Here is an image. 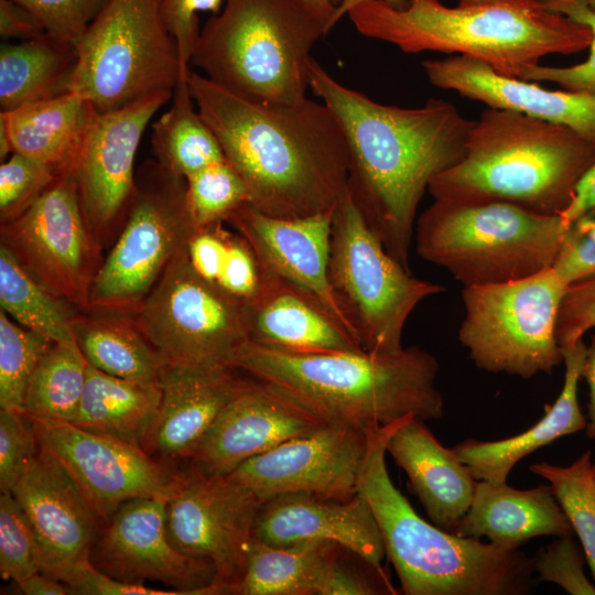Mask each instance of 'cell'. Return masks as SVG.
I'll use <instances>...</instances> for the list:
<instances>
[{"label": "cell", "instance_id": "26", "mask_svg": "<svg viewBox=\"0 0 595 595\" xmlns=\"http://www.w3.org/2000/svg\"><path fill=\"white\" fill-rule=\"evenodd\" d=\"M258 294L246 303L248 339L292 354L364 350L310 292L262 268Z\"/></svg>", "mask_w": 595, "mask_h": 595}, {"label": "cell", "instance_id": "51", "mask_svg": "<svg viewBox=\"0 0 595 595\" xmlns=\"http://www.w3.org/2000/svg\"><path fill=\"white\" fill-rule=\"evenodd\" d=\"M225 0H162V14L166 28L174 37L184 68H190V61L197 43L201 29L198 13L220 11Z\"/></svg>", "mask_w": 595, "mask_h": 595}, {"label": "cell", "instance_id": "37", "mask_svg": "<svg viewBox=\"0 0 595 595\" xmlns=\"http://www.w3.org/2000/svg\"><path fill=\"white\" fill-rule=\"evenodd\" d=\"M87 361L75 338L54 342L40 359L26 388L24 413L34 419H76L86 381Z\"/></svg>", "mask_w": 595, "mask_h": 595}, {"label": "cell", "instance_id": "31", "mask_svg": "<svg viewBox=\"0 0 595 595\" xmlns=\"http://www.w3.org/2000/svg\"><path fill=\"white\" fill-rule=\"evenodd\" d=\"M72 328L82 354L93 367L136 382L160 383L167 363L132 315L79 312Z\"/></svg>", "mask_w": 595, "mask_h": 595}, {"label": "cell", "instance_id": "43", "mask_svg": "<svg viewBox=\"0 0 595 595\" xmlns=\"http://www.w3.org/2000/svg\"><path fill=\"white\" fill-rule=\"evenodd\" d=\"M544 4L591 30L592 41L587 60L571 66H544L541 64L527 68L520 79L549 82L564 90L595 95V12L584 0H543Z\"/></svg>", "mask_w": 595, "mask_h": 595}, {"label": "cell", "instance_id": "30", "mask_svg": "<svg viewBox=\"0 0 595 595\" xmlns=\"http://www.w3.org/2000/svg\"><path fill=\"white\" fill-rule=\"evenodd\" d=\"M84 96L68 91L11 111H0L12 151L36 159L58 172L72 167L97 113Z\"/></svg>", "mask_w": 595, "mask_h": 595}, {"label": "cell", "instance_id": "35", "mask_svg": "<svg viewBox=\"0 0 595 595\" xmlns=\"http://www.w3.org/2000/svg\"><path fill=\"white\" fill-rule=\"evenodd\" d=\"M187 74L175 86L171 107L152 125L151 133L154 160L184 178L225 160L218 139L190 93Z\"/></svg>", "mask_w": 595, "mask_h": 595}, {"label": "cell", "instance_id": "23", "mask_svg": "<svg viewBox=\"0 0 595 595\" xmlns=\"http://www.w3.org/2000/svg\"><path fill=\"white\" fill-rule=\"evenodd\" d=\"M422 68L431 85L453 90L490 108L523 113L566 126L595 142V95L549 90L497 73L485 62L464 55L426 60Z\"/></svg>", "mask_w": 595, "mask_h": 595}, {"label": "cell", "instance_id": "47", "mask_svg": "<svg viewBox=\"0 0 595 595\" xmlns=\"http://www.w3.org/2000/svg\"><path fill=\"white\" fill-rule=\"evenodd\" d=\"M262 279V267L250 245L237 231L229 230L215 284L247 303L258 294Z\"/></svg>", "mask_w": 595, "mask_h": 595}, {"label": "cell", "instance_id": "58", "mask_svg": "<svg viewBox=\"0 0 595 595\" xmlns=\"http://www.w3.org/2000/svg\"><path fill=\"white\" fill-rule=\"evenodd\" d=\"M585 3L595 12V0H584Z\"/></svg>", "mask_w": 595, "mask_h": 595}, {"label": "cell", "instance_id": "11", "mask_svg": "<svg viewBox=\"0 0 595 595\" xmlns=\"http://www.w3.org/2000/svg\"><path fill=\"white\" fill-rule=\"evenodd\" d=\"M569 285L552 269L505 283L464 286L458 339L488 372L530 379L563 363L555 328Z\"/></svg>", "mask_w": 595, "mask_h": 595}, {"label": "cell", "instance_id": "1", "mask_svg": "<svg viewBox=\"0 0 595 595\" xmlns=\"http://www.w3.org/2000/svg\"><path fill=\"white\" fill-rule=\"evenodd\" d=\"M309 86L336 116L348 148L347 190L386 250L407 270L419 204L431 181L458 163L475 120L450 101L380 104L335 79L317 61Z\"/></svg>", "mask_w": 595, "mask_h": 595}, {"label": "cell", "instance_id": "24", "mask_svg": "<svg viewBox=\"0 0 595 595\" xmlns=\"http://www.w3.org/2000/svg\"><path fill=\"white\" fill-rule=\"evenodd\" d=\"M253 537L271 545L329 541L377 569L386 555L377 521L359 494L347 500L307 493L272 497L259 510Z\"/></svg>", "mask_w": 595, "mask_h": 595}, {"label": "cell", "instance_id": "25", "mask_svg": "<svg viewBox=\"0 0 595 595\" xmlns=\"http://www.w3.org/2000/svg\"><path fill=\"white\" fill-rule=\"evenodd\" d=\"M247 380L234 366L167 364L159 383V412L143 448L170 459H190Z\"/></svg>", "mask_w": 595, "mask_h": 595}, {"label": "cell", "instance_id": "17", "mask_svg": "<svg viewBox=\"0 0 595 595\" xmlns=\"http://www.w3.org/2000/svg\"><path fill=\"white\" fill-rule=\"evenodd\" d=\"M30 420L40 446L64 465L106 522L123 502L143 497L167 500L177 486L181 474L140 445L69 422Z\"/></svg>", "mask_w": 595, "mask_h": 595}, {"label": "cell", "instance_id": "56", "mask_svg": "<svg viewBox=\"0 0 595 595\" xmlns=\"http://www.w3.org/2000/svg\"><path fill=\"white\" fill-rule=\"evenodd\" d=\"M296 4L324 24L326 32L332 30V19L343 0H293Z\"/></svg>", "mask_w": 595, "mask_h": 595}, {"label": "cell", "instance_id": "44", "mask_svg": "<svg viewBox=\"0 0 595 595\" xmlns=\"http://www.w3.org/2000/svg\"><path fill=\"white\" fill-rule=\"evenodd\" d=\"M28 415L22 412L0 410V489L13 488L33 464L40 444Z\"/></svg>", "mask_w": 595, "mask_h": 595}, {"label": "cell", "instance_id": "27", "mask_svg": "<svg viewBox=\"0 0 595 595\" xmlns=\"http://www.w3.org/2000/svg\"><path fill=\"white\" fill-rule=\"evenodd\" d=\"M386 451L407 474L431 522L454 533L477 480L453 450L442 445L423 420L408 416L389 436Z\"/></svg>", "mask_w": 595, "mask_h": 595}, {"label": "cell", "instance_id": "18", "mask_svg": "<svg viewBox=\"0 0 595 595\" xmlns=\"http://www.w3.org/2000/svg\"><path fill=\"white\" fill-rule=\"evenodd\" d=\"M368 431L337 423L293 437L228 474L262 501L289 493L347 500L357 495Z\"/></svg>", "mask_w": 595, "mask_h": 595}, {"label": "cell", "instance_id": "10", "mask_svg": "<svg viewBox=\"0 0 595 595\" xmlns=\"http://www.w3.org/2000/svg\"><path fill=\"white\" fill-rule=\"evenodd\" d=\"M328 279L357 342L372 353L401 350L413 310L445 291L414 277L386 250L348 190L333 213Z\"/></svg>", "mask_w": 595, "mask_h": 595}, {"label": "cell", "instance_id": "16", "mask_svg": "<svg viewBox=\"0 0 595 595\" xmlns=\"http://www.w3.org/2000/svg\"><path fill=\"white\" fill-rule=\"evenodd\" d=\"M263 501L230 475L193 467L181 474L166 501V531L181 552L209 560L215 583L225 586L244 574Z\"/></svg>", "mask_w": 595, "mask_h": 595}, {"label": "cell", "instance_id": "5", "mask_svg": "<svg viewBox=\"0 0 595 595\" xmlns=\"http://www.w3.org/2000/svg\"><path fill=\"white\" fill-rule=\"evenodd\" d=\"M595 164V142L571 128L487 107L466 152L429 184L433 199L505 202L561 216Z\"/></svg>", "mask_w": 595, "mask_h": 595}, {"label": "cell", "instance_id": "33", "mask_svg": "<svg viewBox=\"0 0 595 595\" xmlns=\"http://www.w3.org/2000/svg\"><path fill=\"white\" fill-rule=\"evenodd\" d=\"M77 48L44 35L0 46V108L19 107L69 91Z\"/></svg>", "mask_w": 595, "mask_h": 595}, {"label": "cell", "instance_id": "14", "mask_svg": "<svg viewBox=\"0 0 595 595\" xmlns=\"http://www.w3.org/2000/svg\"><path fill=\"white\" fill-rule=\"evenodd\" d=\"M4 246L40 283L80 312L101 263L71 169L60 173L23 214L2 224Z\"/></svg>", "mask_w": 595, "mask_h": 595}, {"label": "cell", "instance_id": "29", "mask_svg": "<svg viewBox=\"0 0 595 595\" xmlns=\"http://www.w3.org/2000/svg\"><path fill=\"white\" fill-rule=\"evenodd\" d=\"M587 345L584 340L562 347L565 367L561 392L544 415L530 429L498 441L464 440L452 447L476 480L504 483L524 456L555 440L585 430L587 420L577 400L578 382Z\"/></svg>", "mask_w": 595, "mask_h": 595}, {"label": "cell", "instance_id": "42", "mask_svg": "<svg viewBox=\"0 0 595 595\" xmlns=\"http://www.w3.org/2000/svg\"><path fill=\"white\" fill-rule=\"evenodd\" d=\"M64 172V171H63ZM62 173L52 166L13 152L0 165V221L23 214Z\"/></svg>", "mask_w": 595, "mask_h": 595}, {"label": "cell", "instance_id": "21", "mask_svg": "<svg viewBox=\"0 0 595 595\" xmlns=\"http://www.w3.org/2000/svg\"><path fill=\"white\" fill-rule=\"evenodd\" d=\"M325 423L248 376L245 387L221 411L188 461L191 467L203 473L228 475L246 461Z\"/></svg>", "mask_w": 595, "mask_h": 595}, {"label": "cell", "instance_id": "20", "mask_svg": "<svg viewBox=\"0 0 595 595\" xmlns=\"http://www.w3.org/2000/svg\"><path fill=\"white\" fill-rule=\"evenodd\" d=\"M35 536L41 572L71 585L93 565L100 517L83 490L48 451L39 453L12 490Z\"/></svg>", "mask_w": 595, "mask_h": 595}, {"label": "cell", "instance_id": "41", "mask_svg": "<svg viewBox=\"0 0 595 595\" xmlns=\"http://www.w3.org/2000/svg\"><path fill=\"white\" fill-rule=\"evenodd\" d=\"M41 572L31 524L12 493L0 495V575L20 584Z\"/></svg>", "mask_w": 595, "mask_h": 595}, {"label": "cell", "instance_id": "36", "mask_svg": "<svg viewBox=\"0 0 595 595\" xmlns=\"http://www.w3.org/2000/svg\"><path fill=\"white\" fill-rule=\"evenodd\" d=\"M0 305L14 322L52 342L74 338V306L40 283L2 245Z\"/></svg>", "mask_w": 595, "mask_h": 595}, {"label": "cell", "instance_id": "57", "mask_svg": "<svg viewBox=\"0 0 595 595\" xmlns=\"http://www.w3.org/2000/svg\"><path fill=\"white\" fill-rule=\"evenodd\" d=\"M366 0H343L340 4L338 6L333 19H332V29L334 25L344 17L347 15L348 11L353 9L355 6L359 4L360 2ZM396 8H403L408 0H382Z\"/></svg>", "mask_w": 595, "mask_h": 595}, {"label": "cell", "instance_id": "3", "mask_svg": "<svg viewBox=\"0 0 595 595\" xmlns=\"http://www.w3.org/2000/svg\"><path fill=\"white\" fill-rule=\"evenodd\" d=\"M231 366L286 396L326 423L368 431L407 416L440 419L439 361L429 351L292 354L247 339Z\"/></svg>", "mask_w": 595, "mask_h": 595}, {"label": "cell", "instance_id": "60", "mask_svg": "<svg viewBox=\"0 0 595 595\" xmlns=\"http://www.w3.org/2000/svg\"><path fill=\"white\" fill-rule=\"evenodd\" d=\"M459 2H466V1H477V0H458Z\"/></svg>", "mask_w": 595, "mask_h": 595}, {"label": "cell", "instance_id": "61", "mask_svg": "<svg viewBox=\"0 0 595 595\" xmlns=\"http://www.w3.org/2000/svg\"><path fill=\"white\" fill-rule=\"evenodd\" d=\"M595 212V210H594Z\"/></svg>", "mask_w": 595, "mask_h": 595}, {"label": "cell", "instance_id": "59", "mask_svg": "<svg viewBox=\"0 0 595 595\" xmlns=\"http://www.w3.org/2000/svg\"><path fill=\"white\" fill-rule=\"evenodd\" d=\"M592 474H593V479L595 484V461L592 463Z\"/></svg>", "mask_w": 595, "mask_h": 595}, {"label": "cell", "instance_id": "55", "mask_svg": "<svg viewBox=\"0 0 595 595\" xmlns=\"http://www.w3.org/2000/svg\"><path fill=\"white\" fill-rule=\"evenodd\" d=\"M23 594L26 595H65L69 594L67 585L60 581L37 572L20 584H18Z\"/></svg>", "mask_w": 595, "mask_h": 595}, {"label": "cell", "instance_id": "12", "mask_svg": "<svg viewBox=\"0 0 595 595\" xmlns=\"http://www.w3.org/2000/svg\"><path fill=\"white\" fill-rule=\"evenodd\" d=\"M195 229L185 178L145 161L126 220L94 277L89 311L132 315Z\"/></svg>", "mask_w": 595, "mask_h": 595}, {"label": "cell", "instance_id": "28", "mask_svg": "<svg viewBox=\"0 0 595 595\" xmlns=\"http://www.w3.org/2000/svg\"><path fill=\"white\" fill-rule=\"evenodd\" d=\"M572 526L552 486L516 489L504 483L477 480L473 501L454 534L509 548L542 536H573Z\"/></svg>", "mask_w": 595, "mask_h": 595}, {"label": "cell", "instance_id": "53", "mask_svg": "<svg viewBox=\"0 0 595 595\" xmlns=\"http://www.w3.org/2000/svg\"><path fill=\"white\" fill-rule=\"evenodd\" d=\"M595 210V164L578 183L574 198L562 213L561 218L566 225L582 215Z\"/></svg>", "mask_w": 595, "mask_h": 595}, {"label": "cell", "instance_id": "13", "mask_svg": "<svg viewBox=\"0 0 595 595\" xmlns=\"http://www.w3.org/2000/svg\"><path fill=\"white\" fill-rule=\"evenodd\" d=\"M132 317L167 364L231 366L248 339L246 303L202 278L186 247Z\"/></svg>", "mask_w": 595, "mask_h": 595}, {"label": "cell", "instance_id": "9", "mask_svg": "<svg viewBox=\"0 0 595 595\" xmlns=\"http://www.w3.org/2000/svg\"><path fill=\"white\" fill-rule=\"evenodd\" d=\"M162 0H107L75 44L69 91L100 111L159 90H174L188 73L169 32Z\"/></svg>", "mask_w": 595, "mask_h": 595}, {"label": "cell", "instance_id": "52", "mask_svg": "<svg viewBox=\"0 0 595 595\" xmlns=\"http://www.w3.org/2000/svg\"><path fill=\"white\" fill-rule=\"evenodd\" d=\"M0 35L26 41L44 36L46 32L23 6L14 0H0Z\"/></svg>", "mask_w": 595, "mask_h": 595}, {"label": "cell", "instance_id": "50", "mask_svg": "<svg viewBox=\"0 0 595 595\" xmlns=\"http://www.w3.org/2000/svg\"><path fill=\"white\" fill-rule=\"evenodd\" d=\"M595 328V277L571 284L560 305L555 335L559 345L571 346Z\"/></svg>", "mask_w": 595, "mask_h": 595}, {"label": "cell", "instance_id": "45", "mask_svg": "<svg viewBox=\"0 0 595 595\" xmlns=\"http://www.w3.org/2000/svg\"><path fill=\"white\" fill-rule=\"evenodd\" d=\"M585 561L582 547L572 536H565L541 548L532 565L541 581L554 583L571 595H595V584L584 572Z\"/></svg>", "mask_w": 595, "mask_h": 595}, {"label": "cell", "instance_id": "48", "mask_svg": "<svg viewBox=\"0 0 595 595\" xmlns=\"http://www.w3.org/2000/svg\"><path fill=\"white\" fill-rule=\"evenodd\" d=\"M570 286L595 277V212L572 221L551 267Z\"/></svg>", "mask_w": 595, "mask_h": 595}, {"label": "cell", "instance_id": "32", "mask_svg": "<svg viewBox=\"0 0 595 595\" xmlns=\"http://www.w3.org/2000/svg\"><path fill=\"white\" fill-rule=\"evenodd\" d=\"M161 396L159 385L115 377L87 363L82 401L73 424L143 447L154 425Z\"/></svg>", "mask_w": 595, "mask_h": 595}, {"label": "cell", "instance_id": "39", "mask_svg": "<svg viewBox=\"0 0 595 595\" xmlns=\"http://www.w3.org/2000/svg\"><path fill=\"white\" fill-rule=\"evenodd\" d=\"M54 342L0 311V408L24 413L29 381Z\"/></svg>", "mask_w": 595, "mask_h": 595}, {"label": "cell", "instance_id": "7", "mask_svg": "<svg viewBox=\"0 0 595 595\" xmlns=\"http://www.w3.org/2000/svg\"><path fill=\"white\" fill-rule=\"evenodd\" d=\"M326 33L293 0H225L201 29L190 67L250 100L299 102L311 50Z\"/></svg>", "mask_w": 595, "mask_h": 595}, {"label": "cell", "instance_id": "2", "mask_svg": "<svg viewBox=\"0 0 595 595\" xmlns=\"http://www.w3.org/2000/svg\"><path fill=\"white\" fill-rule=\"evenodd\" d=\"M190 93L238 172L248 202L275 218L333 212L347 191L348 148L333 111L306 98L255 101L190 68Z\"/></svg>", "mask_w": 595, "mask_h": 595}, {"label": "cell", "instance_id": "22", "mask_svg": "<svg viewBox=\"0 0 595 595\" xmlns=\"http://www.w3.org/2000/svg\"><path fill=\"white\" fill-rule=\"evenodd\" d=\"M333 213L275 218L246 202L225 223L247 240L264 270L313 294L356 339L328 279Z\"/></svg>", "mask_w": 595, "mask_h": 595}, {"label": "cell", "instance_id": "6", "mask_svg": "<svg viewBox=\"0 0 595 595\" xmlns=\"http://www.w3.org/2000/svg\"><path fill=\"white\" fill-rule=\"evenodd\" d=\"M405 418L368 430L357 494L368 502L405 595H526L532 558L519 548L459 537L421 518L392 483L389 436Z\"/></svg>", "mask_w": 595, "mask_h": 595}, {"label": "cell", "instance_id": "46", "mask_svg": "<svg viewBox=\"0 0 595 595\" xmlns=\"http://www.w3.org/2000/svg\"><path fill=\"white\" fill-rule=\"evenodd\" d=\"M28 9L46 34L76 44L107 0H14Z\"/></svg>", "mask_w": 595, "mask_h": 595}, {"label": "cell", "instance_id": "40", "mask_svg": "<svg viewBox=\"0 0 595 595\" xmlns=\"http://www.w3.org/2000/svg\"><path fill=\"white\" fill-rule=\"evenodd\" d=\"M185 181L186 206L196 228L225 221L248 202L244 180L226 159L191 174Z\"/></svg>", "mask_w": 595, "mask_h": 595}, {"label": "cell", "instance_id": "15", "mask_svg": "<svg viewBox=\"0 0 595 595\" xmlns=\"http://www.w3.org/2000/svg\"><path fill=\"white\" fill-rule=\"evenodd\" d=\"M159 90L110 111H97L71 167L87 226L104 247L121 229L132 203L134 161L154 113L172 99Z\"/></svg>", "mask_w": 595, "mask_h": 595}, {"label": "cell", "instance_id": "49", "mask_svg": "<svg viewBox=\"0 0 595 595\" xmlns=\"http://www.w3.org/2000/svg\"><path fill=\"white\" fill-rule=\"evenodd\" d=\"M346 549L338 547L326 561L315 595L397 594L385 573L366 575L343 558Z\"/></svg>", "mask_w": 595, "mask_h": 595}, {"label": "cell", "instance_id": "54", "mask_svg": "<svg viewBox=\"0 0 595 595\" xmlns=\"http://www.w3.org/2000/svg\"><path fill=\"white\" fill-rule=\"evenodd\" d=\"M582 378L588 387L586 435L595 441V334L592 335L591 343L586 347Z\"/></svg>", "mask_w": 595, "mask_h": 595}, {"label": "cell", "instance_id": "38", "mask_svg": "<svg viewBox=\"0 0 595 595\" xmlns=\"http://www.w3.org/2000/svg\"><path fill=\"white\" fill-rule=\"evenodd\" d=\"M530 469L552 486L573 532L580 539L595 581V484L591 451L583 453L569 466L542 462L532 464Z\"/></svg>", "mask_w": 595, "mask_h": 595}, {"label": "cell", "instance_id": "19", "mask_svg": "<svg viewBox=\"0 0 595 595\" xmlns=\"http://www.w3.org/2000/svg\"><path fill=\"white\" fill-rule=\"evenodd\" d=\"M166 501L143 497L123 502L91 550V563L122 582L150 580L184 595H217L214 564L181 552L170 540Z\"/></svg>", "mask_w": 595, "mask_h": 595}, {"label": "cell", "instance_id": "34", "mask_svg": "<svg viewBox=\"0 0 595 595\" xmlns=\"http://www.w3.org/2000/svg\"><path fill=\"white\" fill-rule=\"evenodd\" d=\"M340 545L310 540L291 545H271L253 538L246 569L224 595H315L323 567Z\"/></svg>", "mask_w": 595, "mask_h": 595}, {"label": "cell", "instance_id": "8", "mask_svg": "<svg viewBox=\"0 0 595 595\" xmlns=\"http://www.w3.org/2000/svg\"><path fill=\"white\" fill-rule=\"evenodd\" d=\"M567 227L510 203L434 199L416 218L415 250L463 286L505 283L550 269Z\"/></svg>", "mask_w": 595, "mask_h": 595}, {"label": "cell", "instance_id": "4", "mask_svg": "<svg viewBox=\"0 0 595 595\" xmlns=\"http://www.w3.org/2000/svg\"><path fill=\"white\" fill-rule=\"evenodd\" d=\"M347 15L361 35L404 53L469 56L516 78L547 55L575 54L592 41L587 26L549 9L543 0L458 1L456 7L408 0L403 8L366 0Z\"/></svg>", "mask_w": 595, "mask_h": 595}]
</instances>
